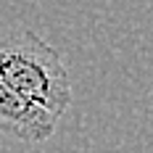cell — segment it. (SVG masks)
I'll return each mask as SVG.
<instances>
[{
  "label": "cell",
  "instance_id": "cell-1",
  "mask_svg": "<svg viewBox=\"0 0 153 153\" xmlns=\"http://www.w3.org/2000/svg\"><path fill=\"white\" fill-rule=\"evenodd\" d=\"M0 79L56 119L71 106V82L58 50L32 29H0Z\"/></svg>",
  "mask_w": 153,
  "mask_h": 153
},
{
  "label": "cell",
  "instance_id": "cell-2",
  "mask_svg": "<svg viewBox=\"0 0 153 153\" xmlns=\"http://www.w3.org/2000/svg\"><path fill=\"white\" fill-rule=\"evenodd\" d=\"M58 119L27 100L0 79V132L24 143H42L56 132Z\"/></svg>",
  "mask_w": 153,
  "mask_h": 153
}]
</instances>
